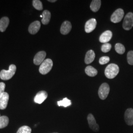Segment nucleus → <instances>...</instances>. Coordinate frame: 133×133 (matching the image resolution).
<instances>
[{
    "mask_svg": "<svg viewBox=\"0 0 133 133\" xmlns=\"http://www.w3.org/2000/svg\"><path fill=\"white\" fill-rule=\"evenodd\" d=\"M119 68L115 64H110L106 67L105 71V76L109 79H113L119 73Z\"/></svg>",
    "mask_w": 133,
    "mask_h": 133,
    "instance_id": "f257e3e1",
    "label": "nucleus"
},
{
    "mask_svg": "<svg viewBox=\"0 0 133 133\" xmlns=\"http://www.w3.org/2000/svg\"><path fill=\"white\" fill-rule=\"evenodd\" d=\"M16 66L14 64L10 65L8 71L3 70L0 72V78L4 81H8L11 79L15 74Z\"/></svg>",
    "mask_w": 133,
    "mask_h": 133,
    "instance_id": "f03ea898",
    "label": "nucleus"
},
{
    "mask_svg": "<svg viewBox=\"0 0 133 133\" xmlns=\"http://www.w3.org/2000/svg\"><path fill=\"white\" fill-rule=\"evenodd\" d=\"M53 66V62L50 59H46L42 63L39 68V71L42 75H46L51 71Z\"/></svg>",
    "mask_w": 133,
    "mask_h": 133,
    "instance_id": "7ed1b4c3",
    "label": "nucleus"
},
{
    "mask_svg": "<svg viewBox=\"0 0 133 133\" xmlns=\"http://www.w3.org/2000/svg\"><path fill=\"white\" fill-rule=\"evenodd\" d=\"M133 27V13L129 12L124 17L123 28L124 30L129 31Z\"/></svg>",
    "mask_w": 133,
    "mask_h": 133,
    "instance_id": "20e7f679",
    "label": "nucleus"
},
{
    "mask_svg": "<svg viewBox=\"0 0 133 133\" xmlns=\"http://www.w3.org/2000/svg\"><path fill=\"white\" fill-rule=\"evenodd\" d=\"M110 87L109 84L107 83H104L100 86L98 91V95L100 99L105 100L109 94Z\"/></svg>",
    "mask_w": 133,
    "mask_h": 133,
    "instance_id": "39448f33",
    "label": "nucleus"
},
{
    "mask_svg": "<svg viewBox=\"0 0 133 133\" xmlns=\"http://www.w3.org/2000/svg\"><path fill=\"white\" fill-rule=\"evenodd\" d=\"M124 14L123 10L121 9H118L116 10L111 16L110 20L114 23L120 22L123 19Z\"/></svg>",
    "mask_w": 133,
    "mask_h": 133,
    "instance_id": "423d86ee",
    "label": "nucleus"
},
{
    "mask_svg": "<svg viewBox=\"0 0 133 133\" xmlns=\"http://www.w3.org/2000/svg\"><path fill=\"white\" fill-rule=\"evenodd\" d=\"M87 119L91 129L96 132H98L100 129L99 126L96 123V120L93 115L91 114H88Z\"/></svg>",
    "mask_w": 133,
    "mask_h": 133,
    "instance_id": "0eeeda50",
    "label": "nucleus"
},
{
    "mask_svg": "<svg viewBox=\"0 0 133 133\" xmlns=\"http://www.w3.org/2000/svg\"><path fill=\"white\" fill-rule=\"evenodd\" d=\"M48 93L45 91H41L36 94L34 98V102L38 104H41L48 98Z\"/></svg>",
    "mask_w": 133,
    "mask_h": 133,
    "instance_id": "6e6552de",
    "label": "nucleus"
},
{
    "mask_svg": "<svg viewBox=\"0 0 133 133\" xmlns=\"http://www.w3.org/2000/svg\"><path fill=\"white\" fill-rule=\"evenodd\" d=\"M46 53L44 51L37 53L34 58V63L36 65H40L44 61Z\"/></svg>",
    "mask_w": 133,
    "mask_h": 133,
    "instance_id": "1a4fd4ad",
    "label": "nucleus"
},
{
    "mask_svg": "<svg viewBox=\"0 0 133 133\" xmlns=\"http://www.w3.org/2000/svg\"><path fill=\"white\" fill-rule=\"evenodd\" d=\"M97 21L95 18H91L86 22L85 25V31L86 33H90L96 27Z\"/></svg>",
    "mask_w": 133,
    "mask_h": 133,
    "instance_id": "9d476101",
    "label": "nucleus"
},
{
    "mask_svg": "<svg viewBox=\"0 0 133 133\" xmlns=\"http://www.w3.org/2000/svg\"><path fill=\"white\" fill-rule=\"evenodd\" d=\"M124 119L126 124L129 126L133 125V109L129 108L126 110L124 114Z\"/></svg>",
    "mask_w": 133,
    "mask_h": 133,
    "instance_id": "9b49d317",
    "label": "nucleus"
},
{
    "mask_svg": "<svg viewBox=\"0 0 133 133\" xmlns=\"http://www.w3.org/2000/svg\"><path fill=\"white\" fill-rule=\"evenodd\" d=\"M9 100V95L8 93L4 92L0 96V109H5L6 108Z\"/></svg>",
    "mask_w": 133,
    "mask_h": 133,
    "instance_id": "f8f14e48",
    "label": "nucleus"
},
{
    "mask_svg": "<svg viewBox=\"0 0 133 133\" xmlns=\"http://www.w3.org/2000/svg\"><path fill=\"white\" fill-rule=\"evenodd\" d=\"M41 23L38 21H35L30 25L28 31L30 34L35 35L37 33L41 28Z\"/></svg>",
    "mask_w": 133,
    "mask_h": 133,
    "instance_id": "ddd939ff",
    "label": "nucleus"
},
{
    "mask_svg": "<svg viewBox=\"0 0 133 133\" xmlns=\"http://www.w3.org/2000/svg\"><path fill=\"white\" fill-rule=\"evenodd\" d=\"M71 28L72 26L71 22L69 21H65L61 25L60 28V32L62 35H66L70 32Z\"/></svg>",
    "mask_w": 133,
    "mask_h": 133,
    "instance_id": "4468645a",
    "label": "nucleus"
},
{
    "mask_svg": "<svg viewBox=\"0 0 133 133\" xmlns=\"http://www.w3.org/2000/svg\"><path fill=\"white\" fill-rule=\"evenodd\" d=\"M112 37V33L111 31L107 30L104 32L100 36L99 41L100 42L103 43H108L111 39Z\"/></svg>",
    "mask_w": 133,
    "mask_h": 133,
    "instance_id": "2eb2a0df",
    "label": "nucleus"
},
{
    "mask_svg": "<svg viewBox=\"0 0 133 133\" xmlns=\"http://www.w3.org/2000/svg\"><path fill=\"white\" fill-rule=\"evenodd\" d=\"M10 23V19L8 17H3L0 19V31L4 32Z\"/></svg>",
    "mask_w": 133,
    "mask_h": 133,
    "instance_id": "dca6fc26",
    "label": "nucleus"
},
{
    "mask_svg": "<svg viewBox=\"0 0 133 133\" xmlns=\"http://www.w3.org/2000/svg\"><path fill=\"white\" fill-rule=\"evenodd\" d=\"M95 58V53L92 50L88 51L86 54L84 61L86 64H89L93 62Z\"/></svg>",
    "mask_w": 133,
    "mask_h": 133,
    "instance_id": "f3484780",
    "label": "nucleus"
},
{
    "mask_svg": "<svg viewBox=\"0 0 133 133\" xmlns=\"http://www.w3.org/2000/svg\"><path fill=\"white\" fill-rule=\"evenodd\" d=\"M43 19H42V22L43 25H47L50 22L51 19V13L48 10H45L43 11Z\"/></svg>",
    "mask_w": 133,
    "mask_h": 133,
    "instance_id": "a211bd4d",
    "label": "nucleus"
},
{
    "mask_svg": "<svg viewBox=\"0 0 133 133\" xmlns=\"http://www.w3.org/2000/svg\"><path fill=\"white\" fill-rule=\"evenodd\" d=\"M101 5V1L100 0H93L92 1L90 4L91 10L94 12L98 11Z\"/></svg>",
    "mask_w": 133,
    "mask_h": 133,
    "instance_id": "6ab92c4d",
    "label": "nucleus"
},
{
    "mask_svg": "<svg viewBox=\"0 0 133 133\" xmlns=\"http://www.w3.org/2000/svg\"><path fill=\"white\" fill-rule=\"evenodd\" d=\"M86 74L91 77H94L96 76L97 74L98 71L96 69H95L94 67L91 66H87L85 69Z\"/></svg>",
    "mask_w": 133,
    "mask_h": 133,
    "instance_id": "aec40b11",
    "label": "nucleus"
},
{
    "mask_svg": "<svg viewBox=\"0 0 133 133\" xmlns=\"http://www.w3.org/2000/svg\"><path fill=\"white\" fill-rule=\"evenodd\" d=\"M9 123V119L6 116H2L0 117V129L6 127Z\"/></svg>",
    "mask_w": 133,
    "mask_h": 133,
    "instance_id": "412c9836",
    "label": "nucleus"
},
{
    "mask_svg": "<svg viewBox=\"0 0 133 133\" xmlns=\"http://www.w3.org/2000/svg\"><path fill=\"white\" fill-rule=\"evenodd\" d=\"M57 104L59 107H64L65 108L68 107L71 105V101L68 99L67 98H65L63 100L57 102Z\"/></svg>",
    "mask_w": 133,
    "mask_h": 133,
    "instance_id": "4be33fe9",
    "label": "nucleus"
},
{
    "mask_svg": "<svg viewBox=\"0 0 133 133\" xmlns=\"http://www.w3.org/2000/svg\"><path fill=\"white\" fill-rule=\"evenodd\" d=\"M115 49L116 52L119 54H123L125 51V48L123 45L120 43H117L115 45Z\"/></svg>",
    "mask_w": 133,
    "mask_h": 133,
    "instance_id": "5701e85b",
    "label": "nucleus"
},
{
    "mask_svg": "<svg viewBox=\"0 0 133 133\" xmlns=\"http://www.w3.org/2000/svg\"><path fill=\"white\" fill-rule=\"evenodd\" d=\"M34 8L38 10H42L43 9V5L42 2L39 0L33 1Z\"/></svg>",
    "mask_w": 133,
    "mask_h": 133,
    "instance_id": "b1692460",
    "label": "nucleus"
},
{
    "mask_svg": "<svg viewBox=\"0 0 133 133\" xmlns=\"http://www.w3.org/2000/svg\"><path fill=\"white\" fill-rule=\"evenodd\" d=\"M32 129L28 126H23L18 130L16 133H31Z\"/></svg>",
    "mask_w": 133,
    "mask_h": 133,
    "instance_id": "393cba45",
    "label": "nucleus"
},
{
    "mask_svg": "<svg viewBox=\"0 0 133 133\" xmlns=\"http://www.w3.org/2000/svg\"><path fill=\"white\" fill-rule=\"evenodd\" d=\"M111 48V45L109 43H105L103 44L102 46L101 50L102 52L104 53H107L109 52Z\"/></svg>",
    "mask_w": 133,
    "mask_h": 133,
    "instance_id": "a878e982",
    "label": "nucleus"
},
{
    "mask_svg": "<svg viewBox=\"0 0 133 133\" xmlns=\"http://www.w3.org/2000/svg\"><path fill=\"white\" fill-rule=\"evenodd\" d=\"M127 57L129 64L130 65H133V51L131 50L129 51Z\"/></svg>",
    "mask_w": 133,
    "mask_h": 133,
    "instance_id": "bb28decb",
    "label": "nucleus"
},
{
    "mask_svg": "<svg viewBox=\"0 0 133 133\" xmlns=\"http://www.w3.org/2000/svg\"><path fill=\"white\" fill-rule=\"evenodd\" d=\"M110 60V58L108 56H103L101 57L99 59V63L101 65H105L109 63Z\"/></svg>",
    "mask_w": 133,
    "mask_h": 133,
    "instance_id": "cd10ccee",
    "label": "nucleus"
},
{
    "mask_svg": "<svg viewBox=\"0 0 133 133\" xmlns=\"http://www.w3.org/2000/svg\"><path fill=\"white\" fill-rule=\"evenodd\" d=\"M5 84L4 82H0V96L5 92Z\"/></svg>",
    "mask_w": 133,
    "mask_h": 133,
    "instance_id": "c85d7f7f",
    "label": "nucleus"
},
{
    "mask_svg": "<svg viewBox=\"0 0 133 133\" xmlns=\"http://www.w3.org/2000/svg\"><path fill=\"white\" fill-rule=\"evenodd\" d=\"M48 1L51 3H54V2H56L57 1L56 0H48Z\"/></svg>",
    "mask_w": 133,
    "mask_h": 133,
    "instance_id": "c756f323",
    "label": "nucleus"
},
{
    "mask_svg": "<svg viewBox=\"0 0 133 133\" xmlns=\"http://www.w3.org/2000/svg\"><path fill=\"white\" fill-rule=\"evenodd\" d=\"M40 17H42V18H43V15H41V16H40Z\"/></svg>",
    "mask_w": 133,
    "mask_h": 133,
    "instance_id": "7c9ffc66",
    "label": "nucleus"
},
{
    "mask_svg": "<svg viewBox=\"0 0 133 133\" xmlns=\"http://www.w3.org/2000/svg\"></svg>",
    "mask_w": 133,
    "mask_h": 133,
    "instance_id": "2f4dec72",
    "label": "nucleus"
},
{
    "mask_svg": "<svg viewBox=\"0 0 133 133\" xmlns=\"http://www.w3.org/2000/svg\"><path fill=\"white\" fill-rule=\"evenodd\" d=\"M0 117H1V116H0Z\"/></svg>",
    "mask_w": 133,
    "mask_h": 133,
    "instance_id": "473e14b6",
    "label": "nucleus"
}]
</instances>
